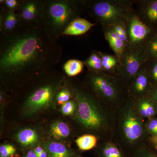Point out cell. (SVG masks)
Instances as JSON below:
<instances>
[{
    "label": "cell",
    "mask_w": 157,
    "mask_h": 157,
    "mask_svg": "<svg viewBox=\"0 0 157 157\" xmlns=\"http://www.w3.org/2000/svg\"><path fill=\"white\" fill-rule=\"evenodd\" d=\"M83 61L78 59H70L65 63L63 69L66 74L70 77L78 75L82 72L84 68Z\"/></svg>",
    "instance_id": "21"
},
{
    "label": "cell",
    "mask_w": 157,
    "mask_h": 157,
    "mask_svg": "<svg viewBox=\"0 0 157 157\" xmlns=\"http://www.w3.org/2000/svg\"><path fill=\"white\" fill-rule=\"evenodd\" d=\"M108 27L111 29L119 39L127 46L128 44L129 39L127 23L124 22L117 23Z\"/></svg>",
    "instance_id": "25"
},
{
    "label": "cell",
    "mask_w": 157,
    "mask_h": 157,
    "mask_svg": "<svg viewBox=\"0 0 157 157\" xmlns=\"http://www.w3.org/2000/svg\"><path fill=\"white\" fill-rule=\"evenodd\" d=\"M25 157H37V156L34 151L31 150L28 152Z\"/></svg>",
    "instance_id": "37"
},
{
    "label": "cell",
    "mask_w": 157,
    "mask_h": 157,
    "mask_svg": "<svg viewBox=\"0 0 157 157\" xmlns=\"http://www.w3.org/2000/svg\"><path fill=\"white\" fill-rule=\"evenodd\" d=\"M20 3V0H1V10L16 12Z\"/></svg>",
    "instance_id": "29"
},
{
    "label": "cell",
    "mask_w": 157,
    "mask_h": 157,
    "mask_svg": "<svg viewBox=\"0 0 157 157\" xmlns=\"http://www.w3.org/2000/svg\"><path fill=\"white\" fill-rule=\"evenodd\" d=\"M76 143L79 149L88 151L94 148L98 143V139L94 135H84L78 137Z\"/></svg>",
    "instance_id": "22"
},
{
    "label": "cell",
    "mask_w": 157,
    "mask_h": 157,
    "mask_svg": "<svg viewBox=\"0 0 157 157\" xmlns=\"http://www.w3.org/2000/svg\"><path fill=\"white\" fill-rule=\"evenodd\" d=\"M135 99L129 97L121 116V128L124 140L128 143L137 142L146 132L143 119L138 115L134 106Z\"/></svg>",
    "instance_id": "7"
},
{
    "label": "cell",
    "mask_w": 157,
    "mask_h": 157,
    "mask_svg": "<svg viewBox=\"0 0 157 157\" xmlns=\"http://www.w3.org/2000/svg\"><path fill=\"white\" fill-rule=\"evenodd\" d=\"M134 106L137 114L142 119L156 117L157 105L149 96L135 99Z\"/></svg>",
    "instance_id": "14"
},
{
    "label": "cell",
    "mask_w": 157,
    "mask_h": 157,
    "mask_svg": "<svg viewBox=\"0 0 157 157\" xmlns=\"http://www.w3.org/2000/svg\"><path fill=\"white\" fill-rule=\"evenodd\" d=\"M136 11L140 20L155 31H157V0L135 1Z\"/></svg>",
    "instance_id": "12"
},
{
    "label": "cell",
    "mask_w": 157,
    "mask_h": 157,
    "mask_svg": "<svg viewBox=\"0 0 157 157\" xmlns=\"http://www.w3.org/2000/svg\"><path fill=\"white\" fill-rule=\"evenodd\" d=\"M102 157H124L121 151L113 144L107 143L101 150Z\"/></svg>",
    "instance_id": "26"
},
{
    "label": "cell",
    "mask_w": 157,
    "mask_h": 157,
    "mask_svg": "<svg viewBox=\"0 0 157 157\" xmlns=\"http://www.w3.org/2000/svg\"><path fill=\"white\" fill-rule=\"evenodd\" d=\"M104 36L108 42L109 46L118 58L120 60L121 56L126 45L117 36L115 33L109 27L102 28Z\"/></svg>",
    "instance_id": "16"
},
{
    "label": "cell",
    "mask_w": 157,
    "mask_h": 157,
    "mask_svg": "<svg viewBox=\"0 0 157 157\" xmlns=\"http://www.w3.org/2000/svg\"><path fill=\"white\" fill-rule=\"evenodd\" d=\"M0 35V76L4 83L39 78L61 60V47L42 27L22 25Z\"/></svg>",
    "instance_id": "1"
},
{
    "label": "cell",
    "mask_w": 157,
    "mask_h": 157,
    "mask_svg": "<svg viewBox=\"0 0 157 157\" xmlns=\"http://www.w3.org/2000/svg\"><path fill=\"white\" fill-rule=\"evenodd\" d=\"M128 0L87 1L86 11L102 28L108 27L119 22L127 23L135 13L133 4Z\"/></svg>",
    "instance_id": "3"
},
{
    "label": "cell",
    "mask_w": 157,
    "mask_h": 157,
    "mask_svg": "<svg viewBox=\"0 0 157 157\" xmlns=\"http://www.w3.org/2000/svg\"><path fill=\"white\" fill-rule=\"evenodd\" d=\"M145 131L150 137H154L157 135V117L149 119L145 123Z\"/></svg>",
    "instance_id": "30"
},
{
    "label": "cell",
    "mask_w": 157,
    "mask_h": 157,
    "mask_svg": "<svg viewBox=\"0 0 157 157\" xmlns=\"http://www.w3.org/2000/svg\"><path fill=\"white\" fill-rule=\"evenodd\" d=\"M48 157H71L72 154L63 144L58 142H49L45 145Z\"/></svg>",
    "instance_id": "18"
},
{
    "label": "cell",
    "mask_w": 157,
    "mask_h": 157,
    "mask_svg": "<svg viewBox=\"0 0 157 157\" xmlns=\"http://www.w3.org/2000/svg\"><path fill=\"white\" fill-rule=\"evenodd\" d=\"M16 152V148L11 144H3L0 146V157H11Z\"/></svg>",
    "instance_id": "32"
},
{
    "label": "cell",
    "mask_w": 157,
    "mask_h": 157,
    "mask_svg": "<svg viewBox=\"0 0 157 157\" xmlns=\"http://www.w3.org/2000/svg\"><path fill=\"white\" fill-rule=\"evenodd\" d=\"M43 0H20L16 13L22 25L29 27H41Z\"/></svg>",
    "instance_id": "9"
},
{
    "label": "cell",
    "mask_w": 157,
    "mask_h": 157,
    "mask_svg": "<svg viewBox=\"0 0 157 157\" xmlns=\"http://www.w3.org/2000/svg\"><path fill=\"white\" fill-rule=\"evenodd\" d=\"M149 138L152 146L157 151V135L154 137H150Z\"/></svg>",
    "instance_id": "35"
},
{
    "label": "cell",
    "mask_w": 157,
    "mask_h": 157,
    "mask_svg": "<svg viewBox=\"0 0 157 157\" xmlns=\"http://www.w3.org/2000/svg\"><path fill=\"white\" fill-rule=\"evenodd\" d=\"M64 77L56 70H52L45 75V79L33 89L25 101L26 114H31L50 107L56 100Z\"/></svg>",
    "instance_id": "4"
},
{
    "label": "cell",
    "mask_w": 157,
    "mask_h": 157,
    "mask_svg": "<svg viewBox=\"0 0 157 157\" xmlns=\"http://www.w3.org/2000/svg\"><path fill=\"white\" fill-rule=\"evenodd\" d=\"M74 95V91H71L69 88L63 87L59 90L56 97V101L59 104H63L70 101V98Z\"/></svg>",
    "instance_id": "27"
},
{
    "label": "cell",
    "mask_w": 157,
    "mask_h": 157,
    "mask_svg": "<svg viewBox=\"0 0 157 157\" xmlns=\"http://www.w3.org/2000/svg\"><path fill=\"white\" fill-rule=\"evenodd\" d=\"M148 61L157 59V31L153 34L143 45Z\"/></svg>",
    "instance_id": "23"
},
{
    "label": "cell",
    "mask_w": 157,
    "mask_h": 157,
    "mask_svg": "<svg viewBox=\"0 0 157 157\" xmlns=\"http://www.w3.org/2000/svg\"><path fill=\"white\" fill-rule=\"evenodd\" d=\"M41 27L55 41L68 25L86 10V0H43Z\"/></svg>",
    "instance_id": "2"
},
{
    "label": "cell",
    "mask_w": 157,
    "mask_h": 157,
    "mask_svg": "<svg viewBox=\"0 0 157 157\" xmlns=\"http://www.w3.org/2000/svg\"><path fill=\"white\" fill-rule=\"evenodd\" d=\"M149 76L153 86H157V59L147 63Z\"/></svg>",
    "instance_id": "28"
},
{
    "label": "cell",
    "mask_w": 157,
    "mask_h": 157,
    "mask_svg": "<svg viewBox=\"0 0 157 157\" xmlns=\"http://www.w3.org/2000/svg\"><path fill=\"white\" fill-rule=\"evenodd\" d=\"M44 149L42 148L41 147H36V148L34 149V151L35 152V153L36 154V155H38L41 154V153L43 151H44Z\"/></svg>",
    "instance_id": "36"
},
{
    "label": "cell",
    "mask_w": 157,
    "mask_h": 157,
    "mask_svg": "<svg viewBox=\"0 0 157 157\" xmlns=\"http://www.w3.org/2000/svg\"><path fill=\"white\" fill-rule=\"evenodd\" d=\"M37 156V157H48V153L47 151L45 149L44 151Z\"/></svg>",
    "instance_id": "38"
},
{
    "label": "cell",
    "mask_w": 157,
    "mask_h": 157,
    "mask_svg": "<svg viewBox=\"0 0 157 157\" xmlns=\"http://www.w3.org/2000/svg\"><path fill=\"white\" fill-rule=\"evenodd\" d=\"M17 13L14 11L1 10L0 12V32L1 33H11L22 26Z\"/></svg>",
    "instance_id": "13"
},
{
    "label": "cell",
    "mask_w": 157,
    "mask_h": 157,
    "mask_svg": "<svg viewBox=\"0 0 157 157\" xmlns=\"http://www.w3.org/2000/svg\"><path fill=\"white\" fill-rule=\"evenodd\" d=\"M17 138L21 145L29 146L35 144L37 142L38 136L35 130L26 128L21 130L17 134Z\"/></svg>",
    "instance_id": "20"
},
{
    "label": "cell",
    "mask_w": 157,
    "mask_h": 157,
    "mask_svg": "<svg viewBox=\"0 0 157 157\" xmlns=\"http://www.w3.org/2000/svg\"><path fill=\"white\" fill-rule=\"evenodd\" d=\"M76 109L77 105L74 100L68 101L62 105V113L65 115H72L76 110Z\"/></svg>",
    "instance_id": "31"
},
{
    "label": "cell",
    "mask_w": 157,
    "mask_h": 157,
    "mask_svg": "<svg viewBox=\"0 0 157 157\" xmlns=\"http://www.w3.org/2000/svg\"><path fill=\"white\" fill-rule=\"evenodd\" d=\"M73 89L74 100L77 105L76 117L78 122L90 130L98 131L107 128V117L93 97L81 88Z\"/></svg>",
    "instance_id": "5"
},
{
    "label": "cell",
    "mask_w": 157,
    "mask_h": 157,
    "mask_svg": "<svg viewBox=\"0 0 157 157\" xmlns=\"http://www.w3.org/2000/svg\"><path fill=\"white\" fill-rule=\"evenodd\" d=\"M95 25V24L90 22L85 18L78 17L70 23L63 32L62 36L83 35Z\"/></svg>",
    "instance_id": "15"
},
{
    "label": "cell",
    "mask_w": 157,
    "mask_h": 157,
    "mask_svg": "<svg viewBox=\"0 0 157 157\" xmlns=\"http://www.w3.org/2000/svg\"><path fill=\"white\" fill-rule=\"evenodd\" d=\"M127 26L129 39L127 46L130 47H143L145 42L156 32L140 20L136 11L129 18Z\"/></svg>",
    "instance_id": "10"
},
{
    "label": "cell",
    "mask_w": 157,
    "mask_h": 157,
    "mask_svg": "<svg viewBox=\"0 0 157 157\" xmlns=\"http://www.w3.org/2000/svg\"><path fill=\"white\" fill-rule=\"evenodd\" d=\"M86 79L93 92L105 102L114 103L122 98L124 93L122 83H125L115 75L104 72L88 71Z\"/></svg>",
    "instance_id": "6"
},
{
    "label": "cell",
    "mask_w": 157,
    "mask_h": 157,
    "mask_svg": "<svg viewBox=\"0 0 157 157\" xmlns=\"http://www.w3.org/2000/svg\"><path fill=\"white\" fill-rule=\"evenodd\" d=\"M50 132L52 136L57 139L65 138L70 135V129L67 124L57 121L51 126Z\"/></svg>",
    "instance_id": "24"
},
{
    "label": "cell",
    "mask_w": 157,
    "mask_h": 157,
    "mask_svg": "<svg viewBox=\"0 0 157 157\" xmlns=\"http://www.w3.org/2000/svg\"><path fill=\"white\" fill-rule=\"evenodd\" d=\"M120 65L115 76L128 86L130 80L148 61L143 46H127L120 58Z\"/></svg>",
    "instance_id": "8"
},
{
    "label": "cell",
    "mask_w": 157,
    "mask_h": 157,
    "mask_svg": "<svg viewBox=\"0 0 157 157\" xmlns=\"http://www.w3.org/2000/svg\"><path fill=\"white\" fill-rule=\"evenodd\" d=\"M147 63L128 84L129 97L135 100L148 96L153 87L149 76Z\"/></svg>",
    "instance_id": "11"
},
{
    "label": "cell",
    "mask_w": 157,
    "mask_h": 157,
    "mask_svg": "<svg viewBox=\"0 0 157 157\" xmlns=\"http://www.w3.org/2000/svg\"><path fill=\"white\" fill-rule=\"evenodd\" d=\"M136 157H157V155L151 150L143 148L138 151Z\"/></svg>",
    "instance_id": "33"
},
{
    "label": "cell",
    "mask_w": 157,
    "mask_h": 157,
    "mask_svg": "<svg viewBox=\"0 0 157 157\" xmlns=\"http://www.w3.org/2000/svg\"><path fill=\"white\" fill-rule=\"evenodd\" d=\"M102 67L104 73L115 75L120 65V61L115 55L101 52Z\"/></svg>",
    "instance_id": "17"
},
{
    "label": "cell",
    "mask_w": 157,
    "mask_h": 157,
    "mask_svg": "<svg viewBox=\"0 0 157 157\" xmlns=\"http://www.w3.org/2000/svg\"><path fill=\"white\" fill-rule=\"evenodd\" d=\"M157 105V86H153L149 95Z\"/></svg>",
    "instance_id": "34"
},
{
    "label": "cell",
    "mask_w": 157,
    "mask_h": 157,
    "mask_svg": "<svg viewBox=\"0 0 157 157\" xmlns=\"http://www.w3.org/2000/svg\"><path fill=\"white\" fill-rule=\"evenodd\" d=\"M101 52L98 51L93 50L89 57L83 61L88 71L97 73L103 72Z\"/></svg>",
    "instance_id": "19"
}]
</instances>
